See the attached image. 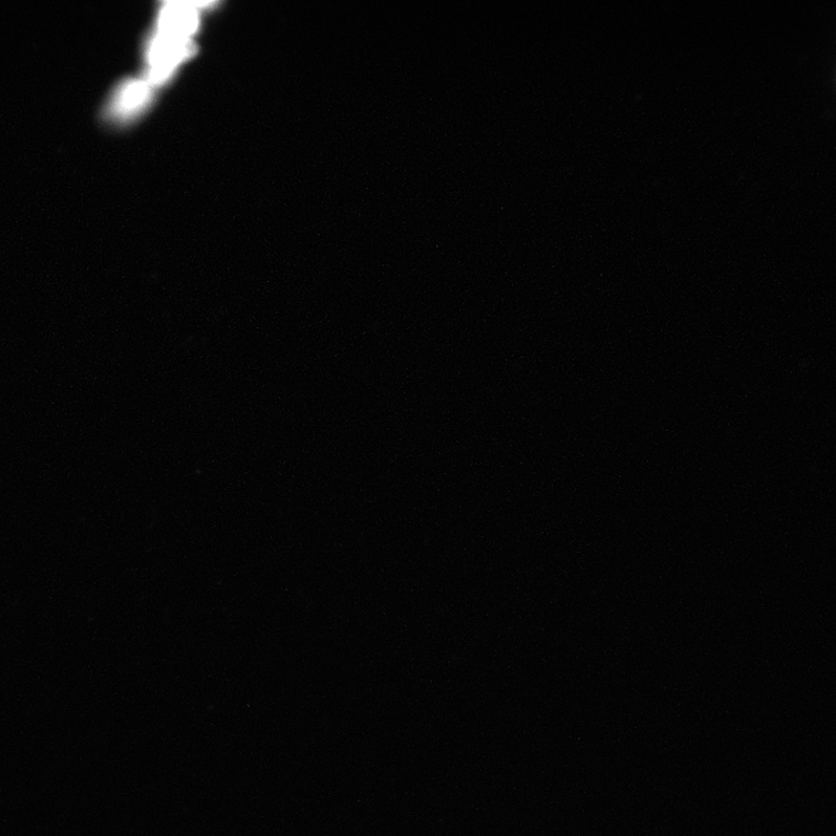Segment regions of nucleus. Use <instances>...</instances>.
I'll return each instance as SVG.
<instances>
[{
    "label": "nucleus",
    "mask_w": 836,
    "mask_h": 836,
    "mask_svg": "<svg viewBox=\"0 0 836 836\" xmlns=\"http://www.w3.org/2000/svg\"><path fill=\"white\" fill-rule=\"evenodd\" d=\"M146 80H130L121 85L110 102L109 113L117 120H128L139 115L150 100Z\"/></svg>",
    "instance_id": "obj_1"
}]
</instances>
